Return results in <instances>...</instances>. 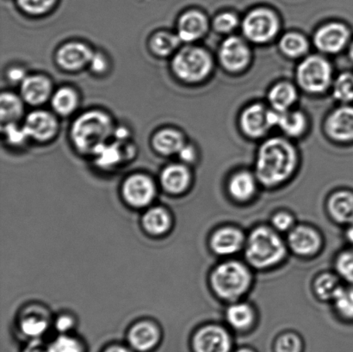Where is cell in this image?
Returning <instances> with one entry per match:
<instances>
[{"label": "cell", "mask_w": 353, "mask_h": 352, "mask_svg": "<svg viewBox=\"0 0 353 352\" xmlns=\"http://www.w3.org/2000/svg\"><path fill=\"white\" fill-rule=\"evenodd\" d=\"M299 167L295 147L282 138H272L261 145L256 157L254 174L261 188L276 189L290 181Z\"/></svg>", "instance_id": "1"}, {"label": "cell", "mask_w": 353, "mask_h": 352, "mask_svg": "<svg viewBox=\"0 0 353 352\" xmlns=\"http://www.w3.org/2000/svg\"><path fill=\"white\" fill-rule=\"evenodd\" d=\"M290 253L285 238L270 224H259L249 231L242 253L249 267L261 272L281 267Z\"/></svg>", "instance_id": "2"}, {"label": "cell", "mask_w": 353, "mask_h": 352, "mask_svg": "<svg viewBox=\"0 0 353 352\" xmlns=\"http://www.w3.org/2000/svg\"><path fill=\"white\" fill-rule=\"evenodd\" d=\"M214 298L225 304L244 300L254 284V271L245 260L226 258L211 269L208 278Z\"/></svg>", "instance_id": "3"}, {"label": "cell", "mask_w": 353, "mask_h": 352, "mask_svg": "<svg viewBox=\"0 0 353 352\" xmlns=\"http://www.w3.org/2000/svg\"><path fill=\"white\" fill-rule=\"evenodd\" d=\"M114 132L112 118L101 110H90L72 123L71 140L83 154H95Z\"/></svg>", "instance_id": "4"}, {"label": "cell", "mask_w": 353, "mask_h": 352, "mask_svg": "<svg viewBox=\"0 0 353 352\" xmlns=\"http://www.w3.org/2000/svg\"><path fill=\"white\" fill-rule=\"evenodd\" d=\"M210 54L203 48L186 46L176 52L172 59V69L180 81L195 84L203 81L212 70Z\"/></svg>", "instance_id": "5"}, {"label": "cell", "mask_w": 353, "mask_h": 352, "mask_svg": "<svg viewBox=\"0 0 353 352\" xmlns=\"http://www.w3.org/2000/svg\"><path fill=\"white\" fill-rule=\"evenodd\" d=\"M234 333L226 325L210 322L197 327L190 339L192 352H232Z\"/></svg>", "instance_id": "6"}, {"label": "cell", "mask_w": 353, "mask_h": 352, "mask_svg": "<svg viewBox=\"0 0 353 352\" xmlns=\"http://www.w3.org/2000/svg\"><path fill=\"white\" fill-rule=\"evenodd\" d=\"M290 253L302 260H312L323 251V234L316 227L307 223H297L286 234Z\"/></svg>", "instance_id": "7"}, {"label": "cell", "mask_w": 353, "mask_h": 352, "mask_svg": "<svg viewBox=\"0 0 353 352\" xmlns=\"http://www.w3.org/2000/svg\"><path fill=\"white\" fill-rule=\"evenodd\" d=\"M296 79L304 91L321 93L330 87L332 67L326 59L318 55L307 57L297 68Z\"/></svg>", "instance_id": "8"}, {"label": "cell", "mask_w": 353, "mask_h": 352, "mask_svg": "<svg viewBox=\"0 0 353 352\" xmlns=\"http://www.w3.org/2000/svg\"><path fill=\"white\" fill-rule=\"evenodd\" d=\"M279 30L278 16L268 7H257L247 14L242 22V31L248 40L265 43L273 39Z\"/></svg>", "instance_id": "9"}, {"label": "cell", "mask_w": 353, "mask_h": 352, "mask_svg": "<svg viewBox=\"0 0 353 352\" xmlns=\"http://www.w3.org/2000/svg\"><path fill=\"white\" fill-rule=\"evenodd\" d=\"M247 234L240 227L225 224L211 232L208 245L214 256L223 260L232 258L243 253Z\"/></svg>", "instance_id": "10"}, {"label": "cell", "mask_w": 353, "mask_h": 352, "mask_svg": "<svg viewBox=\"0 0 353 352\" xmlns=\"http://www.w3.org/2000/svg\"><path fill=\"white\" fill-rule=\"evenodd\" d=\"M279 113L269 110L261 103H254L242 112L241 127L245 136L257 139L264 136L272 127L278 126Z\"/></svg>", "instance_id": "11"}, {"label": "cell", "mask_w": 353, "mask_h": 352, "mask_svg": "<svg viewBox=\"0 0 353 352\" xmlns=\"http://www.w3.org/2000/svg\"><path fill=\"white\" fill-rule=\"evenodd\" d=\"M225 325L234 334L247 335L254 332L259 323V312L252 303L241 301L227 304L224 311Z\"/></svg>", "instance_id": "12"}, {"label": "cell", "mask_w": 353, "mask_h": 352, "mask_svg": "<svg viewBox=\"0 0 353 352\" xmlns=\"http://www.w3.org/2000/svg\"><path fill=\"white\" fill-rule=\"evenodd\" d=\"M259 185L254 172L241 170L232 174L226 183V194L237 205H248L257 198Z\"/></svg>", "instance_id": "13"}, {"label": "cell", "mask_w": 353, "mask_h": 352, "mask_svg": "<svg viewBox=\"0 0 353 352\" xmlns=\"http://www.w3.org/2000/svg\"><path fill=\"white\" fill-rule=\"evenodd\" d=\"M157 189L153 180L144 174H134L128 178L123 186L125 201L134 208H143L153 201Z\"/></svg>", "instance_id": "14"}, {"label": "cell", "mask_w": 353, "mask_h": 352, "mask_svg": "<svg viewBox=\"0 0 353 352\" xmlns=\"http://www.w3.org/2000/svg\"><path fill=\"white\" fill-rule=\"evenodd\" d=\"M251 52L245 41L238 37H230L221 43L219 59L224 68L230 72H240L250 62Z\"/></svg>", "instance_id": "15"}, {"label": "cell", "mask_w": 353, "mask_h": 352, "mask_svg": "<svg viewBox=\"0 0 353 352\" xmlns=\"http://www.w3.org/2000/svg\"><path fill=\"white\" fill-rule=\"evenodd\" d=\"M350 31L340 23H330L321 27L314 34V43L323 53L336 54L347 46Z\"/></svg>", "instance_id": "16"}, {"label": "cell", "mask_w": 353, "mask_h": 352, "mask_svg": "<svg viewBox=\"0 0 353 352\" xmlns=\"http://www.w3.org/2000/svg\"><path fill=\"white\" fill-rule=\"evenodd\" d=\"M93 54L94 53L88 45L79 41H71L59 48L55 60L63 70L75 72L90 65Z\"/></svg>", "instance_id": "17"}, {"label": "cell", "mask_w": 353, "mask_h": 352, "mask_svg": "<svg viewBox=\"0 0 353 352\" xmlns=\"http://www.w3.org/2000/svg\"><path fill=\"white\" fill-rule=\"evenodd\" d=\"M23 127L29 138L45 143L57 136L59 124L53 114L37 110L27 116Z\"/></svg>", "instance_id": "18"}, {"label": "cell", "mask_w": 353, "mask_h": 352, "mask_svg": "<svg viewBox=\"0 0 353 352\" xmlns=\"http://www.w3.org/2000/svg\"><path fill=\"white\" fill-rule=\"evenodd\" d=\"M326 211L332 222L338 225L347 226L353 222V191L350 189H336L326 200Z\"/></svg>", "instance_id": "19"}, {"label": "cell", "mask_w": 353, "mask_h": 352, "mask_svg": "<svg viewBox=\"0 0 353 352\" xmlns=\"http://www.w3.org/2000/svg\"><path fill=\"white\" fill-rule=\"evenodd\" d=\"M161 333L157 324L143 320L134 324L128 333L131 349L137 352H150L160 343Z\"/></svg>", "instance_id": "20"}, {"label": "cell", "mask_w": 353, "mask_h": 352, "mask_svg": "<svg viewBox=\"0 0 353 352\" xmlns=\"http://www.w3.org/2000/svg\"><path fill=\"white\" fill-rule=\"evenodd\" d=\"M53 85L45 75L27 76L21 83V98L30 105H43L52 96Z\"/></svg>", "instance_id": "21"}, {"label": "cell", "mask_w": 353, "mask_h": 352, "mask_svg": "<svg viewBox=\"0 0 353 352\" xmlns=\"http://www.w3.org/2000/svg\"><path fill=\"white\" fill-rule=\"evenodd\" d=\"M326 131L338 141L353 140V108L343 106L332 112L326 121Z\"/></svg>", "instance_id": "22"}, {"label": "cell", "mask_w": 353, "mask_h": 352, "mask_svg": "<svg viewBox=\"0 0 353 352\" xmlns=\"http://www.w3.org/2000/svg\"><path fill=\"white\" fill-rule=\"evenodd\" d=\"M208 28V19L203 13L195 10H189L179 17L176 34L181 41L192 43L202 38Z\"/></svg>", "instance_id": "23"}, {"label": "cell", "mask_w": 353, "mask_h": 352, "mask_svg": "<svg viewBox=\"0 0 353 352\" xmlns=\"http://www.w3.org/2000/svg\"><path fill=\"white\" fill-rule=\"evenodd\" d=\"M161 182L165 191L170 194L181 195L188 191L192 185V172L186 165H169L161 172Z\"/></svg>", "instance_id": "24"}, {"label": "cell", "mask_w": 353, "mask_h": 352, "mask_svg": "<svg viewBox=\"0 0 353 352\" xmlns=\"http://www.w3.org/2000/svg\"><path fill=\"white\" fill-rule=\"evenodd\" d=\"M342 286L341 279L334 271H325L314 278L312 291L318 301L331 303Z\"/></svg>", "instance_id": "25"}, {"label": "cell", "mask_w": 353, "mask_h": 352, "mask_svg": "<svg viewBox=\"0 0 353 352\" xmlns=\"http://www.w3.org/2000/svg\"><path fill=\"white\" fill-rule=\"evenodd\" d=\"M152 145L159 154L163 155L179 154L185 145V137L179 131L165 129L154 134Z\"/></svg>", "instance_id": "26"}, {"label": "cell", "mask_w": 353, "mask_h": 352, "mask_svg": "<svg viewBox=\"0 0 353 352\" xmlns=\"http://www.w3.org/2000/svg\"><path fill=\"white\" fill-rule=\"evenodd\" d=\"M297 99L294 85L288 82H280L271 89L268 94L269 103L276 112H288Z\"/></svg>", "instance_id": "27"}, {"label": "cell", "mask_w": 353, "mask_h": 352, "mask_svg": "<svg viewBox=\"0 0 353 352\" xmlns=\"http://www.w3.org/2000/svg\"><path fill=\"white\" fill-rule=\"evenodd\" d=\"M144 229L153 236H162L172 226L170 213L162 207H154L148 209L143 218Z\"/></svg>", "instance_id": "28"}, {"label": "cell", "mask_w": 353, "mask_h": 352, "mask_svg": "<svg viewBox=\"0 0 353 352\" xmlns=\"http://www.w3.org/2000/svg\"><path fill=\"white\" fill-rule=\"evenodd\" d=\"M23 99L12 92L2 93L0 98V117L3 124L17 123L23 115Z\"/></svg>", "instance_id": "29"}, {"label": "cell", "mask_w": 353, "mask_h": 352, "mask_svg": "<svg viewBox=\"0 0 353 352\" xmlns=\"http://www.w3.org/2000/svg\"><path fill=\"white\" fill-rule=\"evenodd\" d=\"M51 105L55 112L62 116L71 115L79 105V96L74 89L62 87L51 96Z\"/></svg>", "instance_id": "30"}, {"label": "cell", "mask_w": 353, "mask_h": 352, "mask_svg": "<svg viewBox=\"0 0 353 352\" xmlns=\"http://www.w3.org/2000/svg\"><path fill=\"white\" fill-rule=\"evenodd\" d=\"M331 304L339 319L344 322H353V286H342Z\"/></svg>", "instance_id": "31"}, {"label": "cell", "mask_w": 353, "mask_h": 352, "mask_svg": "<svg viewBox=\"0 0 353 352\" xmlns=\"http://www.w3.org/2000/svg\"><path fill=\"white\" fill-rule=\"evenodd\" d=\"M305 341L299 333L293 330L283 331L272 342V352H305Z\"/></svg>", "instance_id": "32"}, {"label": "cell", "mask_w": 353, "mask_h": 352, "mask_svg": "<svg viewBox=\"0 0 353 352\" xmlns=\"http://www.w3.org/2000/svg\"><path fill=\"white\" fill-rule=\"evenodd\" d=\"M180 41L178 34L161 31L151 37L150 46L152 52L158 56L165 57L172 54L179 48Z\"/></svg>", "instance_id": "33"}, {"label": "cell", "mask_w": 353, "mask_h": 352, "mask_svg": "<svg viewBox=\"0 0 353 352\" xmlns=\"http://www.w3.org/2000/svg\"><path fill=\"white\" fill-rule=\"evenodd\" d=\"M278 126L287 136H299L306 129V117L300 112L288 110V112L279 113Z\"/></svg>", "instance_id": "34"}, {"label": "cell", "mask_w": 353, "mask_h": 352, "mask_svg": "<svg viewBox=\"0 0 353 352\" xmlns=\"http://www.w3.org/2000/svg\"><path fill=\"white\" fill-rule=\"evenodd\" d=\"M279 48L286 56L299 58L309 50V41L301 34L288 33L280 40Z\"/></svg>", "instance_id": "35"}, {"label": "cell", "mask_w": 353, "mask_h": 352, "mask_svg": "<svg viewBox=\"0 0 353 352\" xmlns=\"http://www.w3.org/2000/svg\"><path fill=\"white\" fill-rule=\"evenodd\" d=\"M20 329L23 334L38 340L47 332L48 329V319L41 313L30 312L23 317L20 322Z\"/></svg>", "instance_id": "36"}, {"label": "cell", "mask_w": 353, "mask_h": 352, "mask_svg": "<svg viewBox=\"0 0 353 352\" xmlns=\"http://www.w3.org/2000/svg\"><path fill=\"white\" fill-rule=\"evenodd\" d=\"M334 269L342 282L353 286V247L341 251L335 256Z\"/></svg>", "instance_id": "37"}, {"label": "cell", "mask_w": 353, "mask_h": 352, "mask_svg": "<svg viewBox=\"0 0 353 352\" xmlns=\"http://www.w3.org/2000/svg\"><path fill=\"white\" fill-rule=\"evenodd\" d=\"M335 99L342 103L353 101V74L345 72L335 81L333 88Z\"/></svg>", "instance_id": "38"}, {"label": "cell", "mask_w": 353, "mask_h": 352, "mask_svg": "<svg viewBox=\"0 0 353 352\" xmlns=\"http://www.w3.org/2000/svg\"><path fill=\"white\" fill-rule=\"evenodd\" d=\"M122 152L119 143H114L110 146L105 144L96 152L95 155L100 165L103 167H110L119 164L123 160Z\"/></svg>", "instance_id": "39"}, {"label": "cell", "mask_w": 353, "mask_h": 352, "mask_svg": "<svg viewBox=\"0 0 353 352\" xmlns=\"http://www.w3.org/2000/svg\"><path fill=\"white\" fill-rule=\"evenodd\" d=\"M270 226L279 234H288L297 224L296 216L287 209L276 210L270 218Z\"/></svg>", "instance_id": "40"}, {"label": "cell", "mask_w": 353, "mask_h": 352, "mask_svg": "<svg viewBox=\"0 0 353 352\" xmlns=\"http://www.w3.org/2000/svg\"><path fill=\"white\" fill-rule=\"evenodd\" d=\"M50 352H85V347L81 340L63 333L52 342Z\"/></svg>", "instance_id": "41"}, {"label": "cell", "mask_w": 353, "mask_h": 352, "mask_svg": "<svg viewBox=\"0 0 353 352\" xmlns=\"http://www.w3.org/2000/svg\"><path fill=\"white\" fill-rule=\"evenodd\" d=\"M57 0H17L23 12L32 16L44 15L53 8Z\"/></svg>", "instance_id": "42"}, {"label": "cell", "mask_w": 353, "mask_h": 352, "mask_svg": "<svg viewBox=\"0 0 353 352\" xmlns=\"http://www.w3.org/2000/svg\"><path fill=\"white\" fill-rule=\"evenodd\" d=\"M238 17L233 12H223L216 17L214 28L217 32L227 34L238 26Z\"/></svg>", "instance_id": "43"}, {"label": "cell", "mask_w": 353, "mask_h": 352, "mask_svg": "<svg viewBox=\"0 0 353 352\" xmlns=\"http://www.w3.org/2000/svg\"><path fill=\"white\" fill-rule=\"evenodd\" d=\"M3 133L6 134V141L13 146H20L29 138L23 127H20L17 123L6 124Z\"/></svg>", "instance_id": "44"}, {"label": "cell", "mask_w": 353, "mask_h": 352, "mask_svg": "<svg viewBox=\"0 0 353 352\" xmlns=\"http://www.w3.org/2000/svg\"><path fill=\"white\" fill-rule=\"evenodd\" d=\"M107 62L105 55L101 53H94L92 58L91 62H90V67L95 74H102L107 69Z\"/></svg>", "instance_id": "45"}, {"label": "cell", "mask_w": 353, "mask_h": 352, "mask_svg": "<svg viewBox=\"0 0 353 352\" xmlns=\"http://www.w3.org/2000/svg\"><path fill=\"white\" fill-rule=\"evenodd\" d=\"M74 319L69 315H62L57 320L55 327L62 334L68 333L74 327Z\"/></svg>", "instance_id": "46"}, {"label": "cell", "mask_w": 353, "mask_h": 352, "mask_svg": "<svg viewBox=\"0 0 353 352\" xmlns=\"http://www.w3.org/2000/svg\"><path fill=\"white\" fill-rule=\"evenodd\" d=\"M179 156L181 158L183 162L185 164L193 163L196 158V152L195 148L190 145H185L181 150L179 153Z\"/></svg>", "instance_id": "47"}, {"label": "cell", "mask_w": 353, "mask_h": 352, "mask_svg": "<svg viewBox=\"0 0 353 352\" xmlns=\"http://www.w3.org/2000/svg\"><path fill=\"white\" fill-rule=\"evenodd\" d=\"M9 81L13 83H22L27 77L26 72L21 68H13L8 72Z\"/></svg>", "instance_id": "48"}, {"label": "cell", "mask_w": 353, "mask_h": 352, "mask_svg": "<svg viewBox=\"0 0 353 352\" xmlns=\"http://www.w3.org/2000/svg\"><path fill=\"white\" fill-rule=\"evenodd\" d=\"M23 352H50V350L48 346H45L41 341L34 340L24 348Z\"/></svg>", "instance_id": "49"}, {"label": "cell", "mask_w": 353, "mask_h": 352, "mask_svg": "<svg viewBox=\"0 0 353 352\" xmlns=\"http://www.w3.org/2000/svg\"><path fill=\"white\" fill-rule=\"evenodd\" d=\"M103 352H134L133 350L130 349L126 346H119V344H114L106 348Z\"/></svg>", "instance_id": "50"}, {"label": "cell", "mask_w": 353, "mask_h": 352, "mask_svg": "<svg viewBox=\"0 0 353 352\" xmlns=\"http://www.w3.org/2000/svg\"><path fill=\"white\" fill-rule=\"evenodd\" d=\"M345 238L347 242L353 247V222L345 226Z\"/></svg>", "instance_id": "51"}, {"label": "cell", "mask_w": 353, "mask_h": 352, "mask_svg": "<svg viewBox=\"0 0 353 352\" xmlns=\"http://www.w3.org/2000/svg\"><path fill=\"white\" fill-rule=\"evenodd\" d=\"M232 352H259L255 348L250 346H235Z\"/></svg>", "instance_id": "52"}, {"label": "cell", "mask_w": 353, "mask_h": 352, "mask_svg": "<svg viewBox=\"0 0 353 352\" xmlns=\"http://www.w3.org/2000/svg\"><path fill=\"white\" fill-rule=\"evenodd\" d=\"M349 54H350V57L353 61V43L351 45L350 50H349Z\"/></svg>", "instance_id": "53"}]
</instances>
